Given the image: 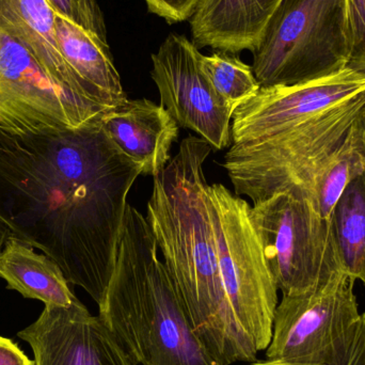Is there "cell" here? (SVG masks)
Listing matches in <instances>:
<instances>
[{
  "label": "cell",
  "mask_w": 365,
  "mask_h": 365,
  "mask_svg": "<svg viewBox=\"0 0 365 365\" xmlns=\"http://www.w3.org/2000/svg\"><path fill=\"white\" fill-rule=\"evenodd\" d=\"M250 217L282 295L310 291L344 270L329 219L307 195H270L251 206Z\"/></svg>",
  "instance_id": "52a82bcc"
},
{
  "label": "cell",
  "mask_w": 365,
  "mask_h": 365,
  "mask_svg": "<svg viewBox=\"0 0 365 365\" xmlns=\"http://www.w3.org/2000/svg\"><path fill=\"white\" fill-rule=\"evenodd\" d=\"M0 365H34V361L11 339L0 336Z\"/></svg>",
  "instance_id": "cb8c5ba5"
},
{
  "label": "cell",
  "mask_w": 365,
  "mask_h": 365,
  "mask_svg": "<svg viewBox=\"0 0 365 365\" xmlns=\"http://www.w3.org/2000/svg\"><path fill=\"white\" fill-rule=\"evenodd\" d=\"M365 92L269 138L232 145L223 158L235 195L259 203L279 192L309 197L317 171L349 137Z\"/></svg>",
  "instance_id": "277c9868"
},
{
  "label": "cell",
  "mask_w": 365,
  "mask_h": 365,
  "mask_svg": "<svg viewBox=\"0 0 365 365\" xmlns=\"http://www.w3.org/2000/svg\"><path fill=\"white\" fill-rule=\"evenodd\" d=\"M364 92L365 74L349 66L306 83L261 88L234 111L232 145L276 136Z\"/></svg>",
  "instance_id": "8fae6325"
},
{
  "label": "cell",
  "mask_w": 365,
  "mask_h": 365,
  "mask_svg": "<svg viewBox=\"0 0 365 365\" xmlns=\"http://www.w3.org/2000/svg\"><path fill=\"white\" fill-rule=\"evenodd\" d=\"M0 28L27 49L58 87L81 100L111 108L64 60L56 34V13L46 0H0Z\"/></svg>",
  "instance_id": "4fadbf2b"
},
{
  "label": "cell",
  "mask_w": 365,
  "mask_h": 365,
  "mask_svg": "<svg viewBox=\"0 0 365 365\" xmlns=\"http://www.w3.org/2000/svg\"><path fill=\"white\" fill-rule=\"evenodd\" d=\"M346 4H347V10H349V0H346Z\"/></svg>",
  "instance_id": "83f0119b"
},
{
  "label": "cell",
  "mask_w": 365,
  "mask_h": 365,
  "mask_svg": "<svg viewBox=\"0 0 365 365\" xmlns=\"http://www.w3.org/2000/svg\"><path fill=\"white\" fill-rule=\"evenodd\" d=\"M0 278L8 289L47 307L70 308L78 298L59 266L44 253L9 236L0 251Z\"/></svg>",
  "instance_id": "2e32d148"
},
{
  "label": "cell",
  "mask_w": 365,
  "mask_h": 365,
  "mask_svg": "<svg viewBox=\"0 0 365 365\" xmlns=\"http://www.w3.org/2000/svg\"><path fill=\"white\" fill-rule=\"evenodd\" d=\"M329 221L343 268L361 281L365 276V170L345 189Z\"/></svg>",
  "instance_id": "ac0fdd59"
},
{
  "label": "cell",
  "mask_w": 365,
  "mask_h": 365,
  "mask_svg": "<svg viewBox=\"0 0 365 365\" xmlns=\"http://www.w3.org/2000/svg\"><path fill=\"white\" fill-rule=\"evenodd\" d=\"M282 0H201L190 19L195 46L236 53L257 47Z\"/></svg>",
  "instance_id": "9a60e30c"
},
{
  "label": "cell",
  "mask_w": 365,
  "mask_h": 365,
  "mask_svg": "<svg viewBox=\"0 0 365 365\" xmlns=\"http://www.w3.org/2000/svg\"><path fill=\"white\" fill-rule=\"evenodd\" d=\"M364 170L365 153L356 145L351 130L344 143L317 171L311 185L309 199L322 217L329 219L345 189Z\"/></svg>",
  "instance_id": "d6986e66"
},
{
  "label": "cell",
  "mask_w": 365,
  "mask_h": 365,
  "mask_svg": "<svg viewBox=\"0 0 365 365\" xmlns=\"http://www.w3.org/2000/svg\"><path fill=\"white\" fill-rule=\"evenodd\" d=\"M223 289L234 321L259 354L272 341L278 287L251 221V205L222 184L207 186Z\"/></svg>",
  "instance_id": "8992f818"
},
{
  "label": "cell",
  "mask_w": 365,
  "mask_h": 365,
  "mask_svg": "<svg viewBox=\"0 0 365 365\" xmlns=\"http://www.w3.org/2000/svg\"><path fill=\"white\" fill-rule=\"evenodd\" d=\"M361 282L364 283V287H365V276H364V278L362 279Z\"/></svg>",
  "instance_id": "4316f807"
},
{
  "label": "cell",
  "mask_w": 365,
  "mask_h": 365,
  "mask_svg": "<svg viewBox=\"0 0 365 365\" xmlns=\"http://www.w3.org/2000/svg\"><path fill=\"white\" fill-rule=\"evenodd\" d=\"M98 315L138 365H223L193 329L151 227L128 204L117 261Z\"/></svg>",
  "instance_id": "3957f363"
},
{
  "label": "cell",
  "mask_w": 365,
  "mask_h": 365,
  "mask_svg": "<svg viewBox=\"0 0 365 365\" xmlns=\"http://www.w3.org/2000/svg\"><path fill=\"white\" fill-rule=\"evenodd\" d=\"M356 281L341 270L310 291L282 295L266 359L292 365H330L343 357L364 321L354 291Z\"/></svg>",
  "instance_id": "ba28073f"
},
{
  "label": "cell",
  "mask_w": 365,
  "mask_h": 365,
  "mask_svg": "<svg viewBox=\"0 0 365 365\" xmlns=\"http://www.w3.org/2000/svg\"><path fill=\"white\" fill-rule=\"evenodd\" d=\"M53 12L107 43L106 25L96 0H46Z\"/></svg>",
  "instance_id": "44dd1931"
},
{
  "label": "cell",
  "mask_w": 365,
  "mask_h": 365,
  "mask_svg": "<svg viewBox=\"0 0 365 365\" xmlns=\"http://www.w3.org/2000/svg\"><path fill=\"white\" fill-rule=\"evenodd\" d=\"M141 175L102 119L40 133L0 128V223L98 306L115 270L128 195Z\"/></svg>",
  "instance_id": "6da1fadb"
},
{
  "label": "cell",
  "mask_w": 365,
  "mask_h": 365,
  "mask_svg": "<svg viewBox=\"0 0 365 365\" xmlns=\"http://www.w3.org/2000/svg\"><path fill=\"white\" fill-rule=\"evenodd\" d=\"M200 66L215 92L233 113L261 89L252 66L234 53L217 51L210 56L201 55Z\"/></svg>",
  "instance_id": "ffe728a7"
},
{
  "label": "cell",
  "mask_w": 365,
  "mask_h": 365,
  "mask_svg": "<svg viewBox=\"0 0 365 365\" xmlns=\"http://www.w3.org/2000/svg\"><path fill=\"white\" fill-rule=\"evenodd\" d=\"M9 232L4 225L0 223V251H1L2 247L6 244V240L9 238Z\"/></svg>",
  "instance_id": "484cf974"
},
{
  "label": "cell",
  "mask_w": 365,
  "mask_h": 365,
  "mask_svg": "<svg viewBox=\"0 0 365 365\" xmlns=\"http://www.w3.org/2000/svg\"><path fill=\"white\" fill-rule=\"evenodd\" d=\"M351 135H353L356 145L365 153V104L354 124Z\"/></svg>",
  "instance_id": "d4e9b609"
},
{
  "label": "cell",
  "mask_w": 365,
  "mask_h": 365,
  "mask_svg": "<svg viewBox=\"0 0 365 365\" xmlns=\"http://www.w3.org/2000/svg\"><path fill=\"white\" fill-rule=\"evenodd\" d=\"M111 108L64 91L0 28V128L13 134L78 128Z\"/></svg>",
  "instance_id": "9c48e42d"
},
{
  "label": "cell",
  "mask_w": 365,
  "mask_h": 365,
  "mask_svg": "<svg viewBox=\"0 0 365 365\" xmlns=\"http://www.w3.org/2000/svg\"><path fill=\"white\" fill-rule=\"evenodd\" d=\"M102 124L115 147L140 166L143 175L156 177L170 162L180 126L162 105L128 98L107 111Z\"/></svg>",
  "instance_id": "5bb4252c"
},
{
  "label": "cell",
  "mask_w": 365,
  "mask_h": 365,
  "mask_svg": "<svg viewBox=\"0 0 365 365\" xmlns=\"http://www.w3.org/2000/svg\"><path fill=\"white\" fill-rule=\"evenodd\" d=\"M252 53L261 88L306 83L347 68L346 0H282Z\"/></svg>",
  "instance_id": "5b68a950"
},
{
  "label": "cell",
  "mask_w": 365,
  "mask_h": 365,
  "mask_svg": "<svg viewBox=\"0 0 365 365\" xmlns=\"http://www.w3.org/2000/svg\"><path fill=\"white\" fill-rule=\"evenodd\" d=\"M17 336L31 347L34 365H138L79 299L70 308L45 306Z\"/></svg>",
  "instance_id": "7c38bea8"
},
{
  "label": "cell",
  "mask_w": 365,
  "mask_h": 365,
  "mask_svg": "<svg viewBox=\"0 0 365 365\" xmlns=\"http://www.w3.org/2000/svg\"><path fill=\"white\" fill-rule=\"evenodd\" d=\"M210 151L200 137L182 139L154 177L145 219L200 340L223 365L248 364L257 354L234 321L219 270L203 171Z\"/></svg>",
  "instance_id": "7a4b0ae2"
},
{
  "label": "cell",
  "mask_w": 365,
  "mask_h": 365,
  "mask_svg": "<svg viewBox=\"0 0 365 365\" xmlns=\"http://www.w3.org/2000/svg\"><path fill=\"white\" fill-rule=\"evenodd\" d=\"M347 19L351 46L349 68L365 74V0H349Z\"/></svg>",
  "instance_id": "7402d4cb"
},
{
  "label": "cell",
  "mask_w": 365,
  "mask_h": 365,
  "mask_svg": "<svg viewBox=\"0 0 365 365\" xmlns=\"http://www.w3.org/2000/svg\"><path fill=\"white\" fill-rule=\"evenodd\" d=\"M201 0H145L150 12L168 23H180L191 19Z\"/></svg>",
  "instance_id": "603a6c76"
},
{
  "label": "cell",
  "mask_w": 365,
  "mask_h": 365,
  "mask_svg": "<svg viewBox=\"0 0 365 365\" xmlns=\"http://www.w3.org/2000/svg\"><path fill=\"white\" fill-rule=\"evenodd\" d=\"M201 55L186 36L170 34L152 55L151 75L160 105L178 125L192 130L219 151L231 145L233 113L202 72Z\"/></svg>",
  "instance_id": "30bf717a"
},
{
  "label": "cell",
  "mask_w": 365,
  "mask_h": 365,
  "mask_svg": "<svg viewBox=\"0 0 365 365\" xmlns=\"http://www.w3.org/2000/svg\"><path fill=\"white\" fill-rule=\"evenodd\" d=\"M56 34L64 60L107 106L113 108L128 100L108 43L57 14Z\"/></svg>",
  "instance_id": "e0dca14e"
}]
</instances>
